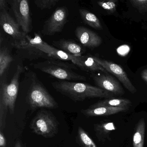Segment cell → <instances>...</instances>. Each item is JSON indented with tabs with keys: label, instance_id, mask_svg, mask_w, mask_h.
Wrapping results in <instances>:
<instances>
[{
	"label": "cell",
	"instance_id": "9",
	"mask_svg": "<svg viewBox=\"0 0 147 147\" xmlns=\"http://www.w3.org/2000/svg\"><path fill=\"white\" fill-rule=\"evenodd\" d=\"M92 57L94 61L103 67L107 72H109L116 76L129 92L132 94L137 92L136 89L128 78L126 73L119 65L96 57L92 56Z\"/></svg>",
	"mask_w": 147,
	"mask_h": 147
},
{
	"label": "cell",
	"instance_id": "21",
	"mask_svg": "<svg viewBox=\"0 0 147 147\" xmlns=\"http://www.w3.org/2000/svg\"><path fill=\"white\" fill-rule=\"evenodd\" d=\"M13 61V58L10 51L5 47L0 48V76L2 78L11 63Z\"/></svg>",
	"mask_w": 147,
	"mask_h": 147
},
{
	"label": "cell",
	"instance_id": "3",
	"mask_svg": "<svg viewBox=\"0 0 147 147\" xmlns=\"http://www.w3.org/2000/svg\"><path fill=\"white\" fill-rule=\"evenodd\" d=\"M30 87L26 94V101L31 110L38 108L57 109L59 105L49 93L34 72H30Z\"/></svg>",
	"mask_w": 147,
	"mask_h": 147
},
{
	"label": "cell",
	"instance_id": "11",
	"mask_svg": "<svg viewBox=\"0 0 147 147\" xmlns=\"http://www.w3.org/2000/svg\"><path fill=\"white\" fill-rule=\"evenodd\" d=\"M96 85L100 88L110 92L116 96H122L125 91L120 83L112 76L108 74L92 76Z\"/></svg>",
	"mask_w": 147,
	"mask_h": 147
},
{
	"label": "cell",
	"instance_id": "26",
	"mask_svg": "<svg viewBox=\"0 0 147 147\" xmlns=\"http://www.w3.org/2000/svg\"><path fill=\"white\" fill-rule=\"evenodd\" d=\"M6 141L2 130H0V147H6Z\"/></svg>",
	"mask_w": 147,
	"mask_h": 147
},
{
	"label": "cell",
	"instance_id": "23",
	"mask_svg": "<svg viewBox=\"0 0 147 147\" xmlns=\"http://www.w3.org/2000/svg\"><path fill=\"white\" fill-rule=\"evenodd\" d=\"M59 1V0H36L34 1V4L37 7L42 10L46 9H51Z\"/></svg>",
	"mask_w": 147,
	"mask_h": 147
},
{
	"label": "cell",
	"instance_id": "7",
	"mask_svg": "<svg viewBox=\"0 0 147 147\" xmlns=\"http://www.w3.org/2000/svg\"><path fill=\"white\" fill-rule=\"evenodd\" d=\"M16 21L26 35L33 29L30 13L29 1L27 0H12L10 1Z\"/></svg>",
	"mask_w": 147,
	"mask_h": 147
},
{
	"label": "cell",
	"instance_id": "5",
	"mask_svg": "<svg viewBox=\"0 0 147 147\" xmlns=\"http://www.w3.org/2000/svg\"><path fill=\"white\" fill-rule=\"evenodd\" d=\"M60 123L56 117L51 111L41 109L30 123L32 132L45 138H51L59 131Z\"/></svg>",
	"mask_w": 147,
	"mask_h": 147
},
{
	"label": "cell",
	"instance_id": "30",
	"mask_svg": "<svg viewBox=\"0 0 147 147\" xmlns=\"http://www.w3.org/2000/svg\"><path fill=\"white\" fill-rule=\"evenodd\" d=\"M142 75L147 76V69H144L142 72Z\"/></svg>",
	"mask_w": 147,
	"mask_h": 147
},
{
	"label": "cell",
	"instance_id": "8",
	"mask_svg": "<svg viewBox=\"0 0 147 147\" xmlns=\"http://www.w3.org/2000/svg\"><path fill=\"white\" fill-rule=\"evenodd\" d=\"M12 45L16 50L17 53L21 57L29 61L45 58L47 60L52 59L48 54L38 48L32 42V38L26 35L25 39L20 42L14 41Z\"/></svg>",
	"mask_w": 147,
	"mask_h": 147
},
{
	"label": "cell",
	"instance_id": "16",
	"mask_svg": "<svg viewBox=\"0 0 147 147\" xmlns=\"http://www.w3.org/2000/svg\"><path fill=\"white\" fill-rule=\"evenodd\" d=\"M127 110L128 109L126 108L112 107H101L95 108L88 107L86 109H82L81 112L86 117H91L110 116Z\"/></svg>",
	"mask_w": 147,
	"mask_h": 147
},
{
	"label": "cell",
	"instance_id": "14",
	"mask_svg": "<svg viewBox=\"0 0 147 147\" xmlns=\"http://www.w3.org/2000/svg\"><path fill=\"white\" fill-rule=\"evenodd\" d=\"M52 45L57 49L74 56L82 55L86 51L80 44L71 39H61L53 41Z\"/></svg>",
	"mask_w": 147,
	"mask_h": 147
},
{
	"label": "cell",
	"instance_id": "19",
	"mask_svg": "<svg viewBox=\"0 0 147 147\" xmlns=\"http://www.w3.org/2000/svg\"><path fill=\"white\" fill-rule=\"evenodd\" d=\"M79 13L82 19L85 24L96 30L103 29L100 21L94 13L84 9H80Z\"/></svg>",
	"mask_w": 147,
	"mask_h": 147
},
{
	"label": "cell",
	"instance_id": "20",
	"mask_svg": "<svg viewBox=\"0 0 147 147\" xmlns=\"http://www.w3.org/2000/svg\"><path fill=\"white\" fill-rule=\"evenodd\" d=\"M145 131V121L142 118L138 121L133 135V147H144Z\"/></svg>",
	"mask_w": 147,
	"mask_h": 147
},
{
	"label": "cell",
	"instance_id": "24",
	"mask_svg": "<svg viewBox=\"0 0 147 147\" xmlns=\"http://www.w3.org/2000/svg\"><path fill=\"white\" fill-rule=\"evenodd\" d=\"M117 0H110L108 1H99L97 2L98 5L103 9L111 13L115 12L117 9Z\"/></svg>",
	"mask_w": 147,
	"mask_h": 147
},
{
	"label": "cell",
	"instance_id": "25",
	"mask_svg": "<svg viewBox=\"0 0 147 147\" xmlns=\"http://www.w3.org/2000/svg\"><path fill=\"white\" fill-rule=\"evenodd\" d=\"M129 2L140 13L147 12V0H130Z\"/></svg>",
	"mask_w": 147,
	"mask_h": 147
},
{
	"label": "cell",
	"instance_id": "2",
	"mask_svg": "<svg viewBox=\"0 0 147 147\" xmlns=\"http://www.w3.org/2000/svg\"><path fill=\"white\" fill-rule=\"evenodd\" d=\"M24 72L22 65H18L11 82L4 81L0 82V130L5 129L7 113L13 114L15 112V103L18 98L19 80Z\"/></svg>",
	"mask_w": 147,
	"mask_h": 147
},
{
	"label": "cell",
	"instance_id": "17",
	"mask_svg": "<svg viewBox=\"0 0 147 147\" xmlns=\"http://www.w3.org/2000/svg\"><path fill=\"white\" fill-rule=\"evenodd\" d=\"M131 104V101L128 99L110 98L98 101L97 103L91 105L89 107L95 108L101 107H112L129 109Z\"/></svg>",
	"mask_w": 147,
	"mask_h": 147
},
{
	"label": "cell",
	"instance_id": "4",
	"mask_svg": "<svg viewBox=\"0 0 147 147\" xmlns=\"http://www.w3.org/2000/svg\"><path fill=\"white\" fill-rule=\"evenodd\" d=\"M33 67L59 80L64 81H84L86 78L74 71L77 67L74 63L64 61L50 59L34 63Z\"/></svg>",
	"mask_w": 147,
	"mask_h": 147
},
{
	"label": "cell",
	"instance_id": "27",
	"mask_svg": "<svg viewBox=\"0 0 147 147\" xmlns=\"http://www.w3.org/2000/svg\"><path fill=\"white\" fill-rule=\"evenodd\" d=\"M7 1L5 0H0V11L7 10Z\"/></svg>",
	"mask_w": 147,
	"mask_h": 147
},
{
	"label": "cell",
	"instance_id": "28",
	"mask_svg": "<svg viewBox=\"0 0 147 147\" xmlns=\"http://www.w3.org/2000/svg\"><path fill=\"white\" fill-rule=\"evenodd\" d=\"M14 147H23V146H22L21 142L20 141H17V142L15 144Z\"/></svg>",
	"mask_w": 147,
	"mask_h": 147
},
{
	"label": "cell",
	"instance_id": "6",
	"mask_svg": "<svg viewBox=\"0 0 147 147\" xmlns=\"http://www.w3.org/2000/svg\"><path fill=\"white\" fill-rule=\"evenodd\" d=\"M68 10L66 7H57L45 22L41 32L44 36H52L61 32L67 21Z\"/></svg>",
	"mask_w": 147,
	"mask_h": 147
},
{
	"label": "cell",
	"instance_id": "10",
	"mask_svg": "<svg viewBox=\"0 0 147 147\" xmlns=\"http://www.w3.org/2000/svg\"><path fill=\"white\" fill-rule=\"evenodd\" d=\"M0 25L6 33L15 40L14 41L20 42L25 39L26 34L20 31V26L7 10L0 11Z\"/></svg>",
	"mask_w": 147,
	"mask_h": 147
},
{
	"label": "cell",
	"instance_id": "1",
	"mask_svg": "<svg viewBox=\"0 0 147 147\" xmlns=\"http://www.w3.org/2000/svg\"><path fill=\"white\" fill-rule=\"evenodd\" d=\"M53 88L58 92L75 102L94 98H113V94L83 82L59 81L52 82Z\"/></svg>",
	"mask_w": 147,
	"mask_h": 147
},
{
	"label": "cell",
	"instance_id": "15",
	"mask_svg": "<svg viewBox=\"0 0 147 147\" xmlns=\"http://www.w3.org/2000/svg\"><path fill=\"white\" fill-rule=\"evenodd\" d=\"M72 62L77 67L84 71H101L104 73L107 72L103 67L94 61L92 56L84 55L74 56Z\"/></svg>",
	"mask_w": 147,
	"mask_h": 147
},
{
	"label": "cell",
	"instance_id": "29",
	"mask_svg": "<svg viewBox=\"0 0 147 147\" xmlns=\"http://www.w3.org/2000/svg\"><path fill=\"white\" fill-rule=\"evenodd\" d=\"M142 77L144 80L146 82H147V76L142 75Z\"/></svg>",
	"mask_w": 147,
	"mask_h": 147
},
{
	"label": "cell",
	"instance_id": "12",
	"mask_svg": "<svg viewBox=\"0 0 147 147\" xmlns=\"http://www.w3.org/2000/svg\"><path fill=\"white\" fill-rule=\"evenodd\" d=\"M75 34L84 47L90 49L97 48L102 43V38L99 35L84 26L77 27L75 30Z\"/></svg>",
	"mask_w": 147,
	"mask_h": 147
},
{
	"label": "cell",
	"instance_id": "18",
	"mask_svg": "<svg viewBox=\"0 0 147 147\" xmlns=\"http://www.w3.org/2000/svg\"><path fill=\"white\" fill-rule=\"evenodd\" d=\"M116 129L112 122H101L94 125L95 135L98 139L101 142L105 141L111 132Z\"/></svg>",
	"mask_w": 147,
	"mask_h": 147
},
{
	"label": "cell",
	"instance_id": "22",
	"mask_svg": "<svg viewBox=\"0 0 147 147\" xmlns=\"http://www.w3.org/2000/svg\"><path fill=\"white\" fill-rule=\"evenodd\" d=\"M76 141L80 147H97L95 143L81 126L78 127Z\"/></svg>",
	"mask_w": 147,
	"mask_h": 147
},
{
	"label": "cell",
	"instance_id": "13",
	"mask_svg": "<svg viewBox=\"0 0 147 147\" xmlns=\"http://www.w3.org/2000/svg\"><path fill=\"white\" fill-rule=\"evenodd\" d=\"M32 40L34 44L41 50L49 55L52 59L63 61H71L74 59V56L67 54L62 51L52 47L44 42L38 34L35 33V36Z\"/></svg>",
	"mask_w": 147,
	"mask_h": 147
}]
</instances>
